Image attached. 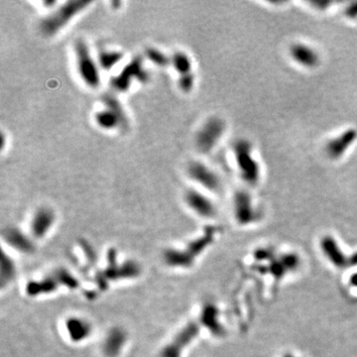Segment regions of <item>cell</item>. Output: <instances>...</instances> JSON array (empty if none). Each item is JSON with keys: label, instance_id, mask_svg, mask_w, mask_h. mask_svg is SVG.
Segmentation results:
<instances>
[{"label": "cell", "instance_id": "1", "mask_svg": "<svg viewBox=\"0 0 357 357\" xmlns=\"http://www.w3.org/2000/svg\"><path fill=\"white\" fill-rule=\"evenodd\" d=\"M93 4L94 1L89 0H67L59 2L38 21L39 33L47 39L59 36Z\"/></svg>", "mask_w": 357, "mask_h": 357}, {"label": "cell", "instance_id": "2", "mask_svg": "<svg viewBox=\"0 0 357 357\" xmlns=\"http://www.w3.org/2000/svg\"><path fill=\"white\" fill-rule=\"evenodd\" d=\"M75 73L79 81L88 89L97 91L102 85V70L97 57L83 38H76L72 43Z\"/></svg>", "mask_w": 357, "mask_h": 357}, {"label": "cell", "instance_id": "3", "mask_svg": "<svg viewBox=\"0 0 357 357\" xmlns=\"http://www.w3.org/2000/svg\"><path fill=\"white\" fill-rule=\"evenodd\" d=\"M101 106L94 113V121L98 128L107 132L128 131L130 118L116 94L108 92L103 95Z\"/></svg>", "mask_w": 357, "mask_h": 357}, {"label": "cell", "instance_id": "4", "mask_svg": "<svg viewBox=\"0 0 357 357\" xmlns=\"http://www.w3.org/2000/svg\"><path fill=\"white\" fill-rule=\"evenodd\" d=\"M233 156L242 180L250 186H255L261 178V166L255 157L252 144L239 139L233 144Z\"/></svg>", "mask_w": 357, "mask_h": 357}, {"label": "cell", "instance_id": "5", "mask_svg": "<svg viewBox=\"0 0 357 357\" xmlns=\"http://www.w3.org/2000/svg\"><path fill=\"white\" fill-rule=\"evenodd\" d=\"M226 131V123L223 118L213 115L207 118L197 129L194 144L202 155L212 153L219 144Z\"/></svg>", "mask_w": 357, "mask_h": 357}, {"label": "cell", "instance_id": "6", "mask_svg": "<svg viewBox=\"0 0 357 357\" xmlns=\"http://www.w3.org/2000/svg\"><path fill=\"white\" fill-rule=\"evenodd\" d=\"M144 57L136 56L126 64L120 72L110 78V88L114 94L129 92L133 82L145 83L149 80V73L144 66Z\"/></svg>", "mask_w": 357, "mask_h": 357}, {"label": "cell", "instance_id": "7", "mask_svg": "<svg viewBox=\"0 0 357 357\" xmlns=\"http://www.w3.org/2000/svg\"><path fill=\"white\" fill-rule=\"evenodd\" d=\"M186 176L189 180L205 192L219 194L223 184L218 173L201 160H191L186 166Z\"/></svg>", "mask_w": 357, "mask_h": 357}, {"label": "cell", "instance_id": "8", "mask_svg": "<svg viewBox=\"0 0 357 357\" xmlns=\"http://www.w3.org/2000/svg\"><path fill=\"white\" fill-rule=\"evenodd\" d=\"M183 201L188 209L203 218H214L216 214V207L213 200L200 189L195 187L185 190Z\"/></svg>", "mask_w": 357, "mask_h": 357}, {"label": "cell", "instance_id": "9", "mask_svg": "<svg viewBox=\"0 0 357 357\" xmlns=\"http://www.w3.org/2000/svg\"><path fill=\"white\" fill-rule=\"evenodd\" d=\"M233 209L236 220L242 224L253 222L261 215L252 196L245 190H238L234 194Z\"/></svg>", "mask_w": 357, "mask_h": 357}, {"label": "cell", "instance_id": "10", "mask_svg": "<svg viewBox=\"0 0 357 357\" xmlns=\"http://www.w3.org/2000/svg\"><path fill=\"white\" fill-rule=\"evenodd\" d=\"M56 213L48 206L39 207L32 214L29 229L33 239L44 238L56 223Z\"/></svg>", "mask_w": 357, "mask_h": 357}, {"label": "cell", "instance_id": "11", "mask_svg": "<svg viewBox=\"0 0 357 357\" xmlns=\"http://www.w3.org/2000/svg\"><path fill=\"white\" fill-rule=\"evenodd\" d=\"M356 140L357 131L354 128L345 129L337 136L327 141L325 145V153L330 159L337 160L347 153Z\"/></svg>", "mask_w": 357, "mask_h": 357}, {"label": "cell", "instance_id": "12", "mask_svg": "<svg viewBox=\"0 0 357 357\" xmlns=\"http://www.w3.org/2000/svg\"><path fill=\"white\" fill-rule=\"evenodd\" d=\"M290 57L302 68L316 69L321 63L319 52L312 46L305 43H295L290 47Z\"/></svg>", "mask_w": 357, "mask_h": 357}, {"label": "cell", "instance_id": "13", "mask_svg": "<svg viewBox=\"0 0 357 357\" xmlns=\"http://www.w3.org/2000/svg\"><path fill=\"white\" fill-rule=\"evenodd\" d=\"M197 333L198 325L196 323L191 322L186 324V326L176 335L172 342L164 348L162 357H180L183 350L182 348L186 347L195 338Z\"/></svg>", "mask_w": 357, "mask_h": 357}, {"label": "cell", "instance_id": "14", "mask_svg": "<svg viewBox=\"0 0 357 357\" xmlns=\"http://www.w3.org/2000/svg\"><path fill=\"white\" fill-rule=\"evenodd\" d=\"M4 238L9 245L23 252H31L33 249V238L26 235L17 227H8L4 231Z\"/></svg>", "mask_w": 357, "mask_h": 357}, {"label": "cell", "instance_id": "15", "mask_svg": "<svg viewBox=\"0 0 357 357\" xmlns=\"http://www.w3.org/2000/svg\"><path fill=\"white\" fill-rule=\"evenodd\" d=\"M170 67L177 72L178 75L194 71V62L192 57L182 50H178L171 54Z\"/></svg>", "mask_w": 357, "mask_h": 357}, {"label": "cell", "instance_id": "16", "mask_svg": "<svg viewBox=\"0 0 357 357\" xmlns=\"http://www.w3.org/2000/svg\"><path fill=\"white\" fill-rule=\"evenodd\" d=\"M124 54L120 50L116 49H103L99 52L97 56L98 63L101 67V70L110 71L115 66L121 63L123 60Z\"/></svg>", "mask_w": 357, "mask_h": 357}, {"label": "cell", "instance_id": "17", "mask_svg": "<svg viewBox=\"0 0 357 357\" xmlns=\"http://www.w3.org/2000/svg\"><path fill=\"white\" fill-rule=\"evenodd\" d=\"M126 335L121 329L115 328L109 332L106 339L105 351L108 356H116L125 343Z\"/></svg>", "mask_w": 357, "mask_h": 357}, {"label": "cell", "instance_id": "18", "mask_svg": "<svg viewBox=\"0 0 357 357\" xmlns=\"http://www.w3.org/2000/svg\"><path fill=\"white\" fill-rule=\"evenodd\" d=\"M143 57L158 68H167L171 64V55L166 54L159 48L148 47L145 49Z\"/></svg>", "mask_w": 357, "mask_h": 357}, {"label": "cell", "instance_id": "19", "mask_svg": "<svg viewBox=\"0 0 357 357\" xmlns=\"http://www.w3.org/2000/svg\"><path fill=\"white\" fill-rule=\"evenodd\" d=\"M68 329L72 339H82L86 336H88L91 328H89V324L78 319H71L68 322Z\"/></svg>", "mask_w": 357, "mask_h": 357}, {"label": "cell", "instance_id": "20", "mask_svg": "<svg viewBox=\"0 0 357 357\" xmlns=\"http://www.w3.org/2000/svg\"><path fill=\"white\" fill-rule=\"evenodd\" d=\"M196 85V74L195 72H190L182 75H178L177 86L182 94L188 95L193 92Z\"/></svg>", "mask_w": 357, "mask_h": 357}, {"label": "cell", "instance_id": "21", "mask_svg": "<svg viewBox=\"0 0 357 357\" xmlns=\"http://www.w3.org/2000/svg\"><path fill=\"white\" fill-rule=\"evenodd\" d=\"M14 273H15V268H14L13 262L10 259H8V261H4V259H2V265H1L2 283L5 280L9 282L12 279V277L14 276Z\"/></svg>", "mask_w": 357, "mask_h": 357}, {"label": "cell", "instance_id": "22", "mask_svg": "<svg viewBox=\"0 0 357 357\" xmlns=\"http://www.w3.org/2000/svg\"><path fill=\"white\" fill-rule=\"evenodd\" d=\"M347 15H348V17H351V18H357V2L352 3L347 8Z\"/></svg>", "mask_w": 357, "mask_h": 357}]
</instances>
